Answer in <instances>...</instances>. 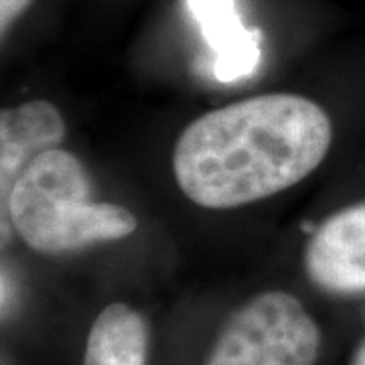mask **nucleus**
<instances>
[{
  "mask_svg": "<svg viewBox=\"0 0 365 365\" xmlns=\"http://www.w3.org/2000/svg\"><path fill=\"white\" fill-rule=\"evenodd\" d=\"M331 120L294 93H266L193 120L175 144L181 191L207 209L272 197L309 177L329 153Z\"/></svg>",
  "mask_w": 365,
  "mask_h": 365,
  "instance_id": "f257e3e1",
  "label": "nucleus"
},
{
  "mask_svg": "<svg viewBox=\"0 0 365 365\" xmlns=\"http://www.w3.org/2000/svg\"><path fill=\"white\" fill-rule=\"evenodd\" d=\"M29 248L63 254L130 235L138 222L128 209L91 201V185L79 158L53 148L16 179L2 205Z\"/></svg>",
  "mask_w": 365,
  "mask_h": 365,
  "instance_id": "f03ea898",
  "label": "nucleus"
},
{
  "mask_svg": "<svg viewBox=\"0 0 365 365\" xmlns=\"http://www.w3.org/2000/svg\"><path fill=\"white\" fill-rule=\"evenodd\" d=\"M319 329L294 297L264 292L225 325L207 365H313Z\"/></svg>",
  "mask_w": 365,
  "mask_h": 365,
  "instance_id": "7ed1b4c3",
  "label": "nucleus"
},
{
  "mask_svg": "<svg viewBox=\"0 0 365 365\" xmlns=\"http://www.w3.org/2000/svg\"><path fill=\"white\" fill-rule=\"evenodd\" d=\"M304 268L329 292L365 290V201L341 209L313 232Z\"/></svg>",
  "mask_w": 365,
  "mask_h": 365,
  "instance_id": "20e7f679",
  "label": "nucleus"
},
{
  "mask_svg": "<svg viewBox=\"0 0 365 365\" xmlns=\"http://www.w3.org/2000/svg\"><path fill=\"white\" fill-rule=\"evenodd\" d=\"M66 136L59 110L45 100H35L0 114V191L2 205L16 179L43 153L57 148Z\"/></svg>",
  "mask_w": 365,
  "mask_h": 365,
  "instance_id": "39448f33",
  "label": "nucleus"
},
{
  "mask_svg": "<svg viewBox=\"0 0 365 365\" xmlns=\"http://www.w3.org/2000/svg\"><path fill=\"white\" fill-rule=\"evenodd\" d=\"M187 6L217 53L215 78L230 83L254 73L260 61V35L242 25L234 0H187Z\"/></svg>",
  "mask_w": 365,
  "mask_h": 365,
  "instance_id": "423d86ee",
  "label": "nucleus"
},
{
  "mask_svg": "<svg viewBox=\"0 0 365 365\" xmlns=\"http://www.w3.org/2000/svg\"><path fill=\"white\" fill-rule=\"evenodd\" d=\"M148 333L143 317L114 302L98 314L91 327L83 365H144Z\"/></svg>",
  "mask_w": 365,
  "mask_h": 365,
  "instance_id": "0eeeda50",
  "label": "nucleus"
},
{
  "mask_svg": "<svg viewBox=\"0 0 365 365\" xmlns=\"http://www.w3.org/2000/svg\"><path fill=\"white\" fill-rule=\"evenodd\" d=\"M31 4V0H0V29L2 35L6 33V29L13 25L14 19H19L25 13L26 6Z\"/></svg>",
  "mask_w": 365,
  "mask_h": 365,
  "instance_id": "6e6552de",
  "label": "nucleus"
},
{
  "mask_svg": "<svg viewBox=\"0 0 365 365\" xmlns=\"http://www.w3.org/2000/svg\"><path fill=\"white\" fill-rule=\"evenodd\" d=\"M353 365H365V345L359 349V353H357V357H355Z\"/></svg>",
  "mask_w": 365,
  "mask_h": 365,
  "instance_id": "1a4fd4ad",
  "label": "nucleus"
}]
</instances>
